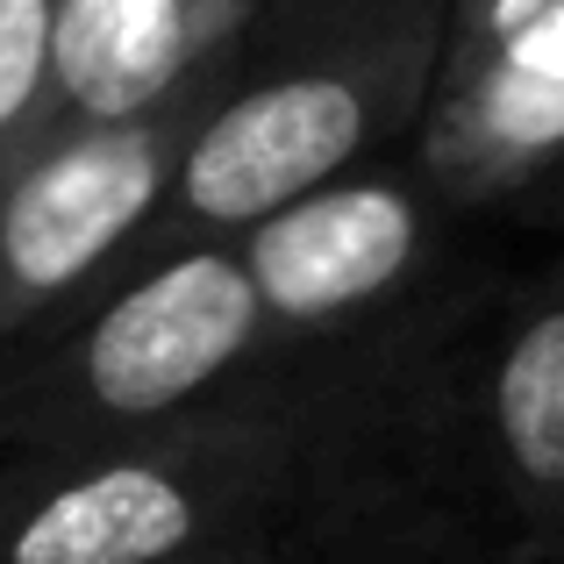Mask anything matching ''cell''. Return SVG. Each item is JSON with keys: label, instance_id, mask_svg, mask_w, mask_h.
<instances>
[{"label": "cell", "instance_id": "obj_1", "mask_svg": "<svg viewBox=\"0 0 564 564\" xmlns=\"http://www.w3.org/2000/svg\"><path fill=\"white\" fill-rule=\"evenodd\" d=\"M443 29L451 0H264L186 137L165 207L115 272L193 243H236L279 207L408 158L436 94Z\"/></svg>", "mask_w": 564, "mask_h": 564}, {"label": "cell", "instance_id": "obj_2", "mask_svg": "<svg viewBox=\"0 0 564 564\" xmlns=\"http://www.w3.org/2000/svg\"><path fill=\"white\" fill-rule=\"evenodd\" d=\"M301 379L279 365L236 243H193L86 286L0 344V451H79L137 436L229 393Z\"/></svg>", "mask_w": 564, "mask_h": 564}, {"label": "cell", "instance_id": "obj_4", "mask_svg": "<svg viewBox=\"0 0 564 564\" xmlns=\"http://www.w3.org/2000/svg\"><path fill=\"white\" fill-rule=\"evenodd\" d=\"M457 250L465 215L408 158L350 172L236 236L286 372L372 365L429 344L471 301Z\"/></svg>", "mask_w": 564, "mask_h": 564}, {"label": "cell", "instance_id": "obj_5", "mask_svg": "<svg viewBox=\"0 0 564 564\" xmlns=\"http://www.w3.org/2000/svg\"><path fill=\"white\" fill-rule=\"evenodd\" d=\"M408 165L465 221L522 215L564 180V0H451Z\"/></svg>", "mask_w": 564, "mask_h": 564}, {"label": "cell", "instance_id": "obj_3", "mask_svg": "<svg viewBox=\"0 0 564 564\" xmlns=\"http://www.w3.org/2000/svg\"><path fill=\"white\" fill-rule=\"evenodd\" d=\"M408 564H564V258L479 286L422 393Z\"/></svg>", "mask_w": 564, "mask_h": 564}, {"label": "cell", "instance_id": "obj_7", "mask_svg": "<svg viewBox=\"0 0 564 564\" xmlns=\"http://www.w3.org/2000/svg\"><path fill=\"white\" fill-rule=\"evenodd\" d=\"M264 0H57V129H129L221 86Z\"/></svg>", "mask_w": 564, "mask_h": 564}, {"label": "cell", "instance_id": "obj_8", "mask_svg": "<svg viewBox=\"0 0 564 564\" xmlns=\"http://www.w3.org/2000/svg\"><path fill=\"white\" fill-rule=\"evenodd\" d=\"M57 137V0H0V180Z\"/></svg>", "mask_w": 564, "mask_h": 564}, {"label": "cell", "instance_id": "obj_6", "mask_svg": "<svg viewBox=\"0 0 564 564\" xmlns=\"http://www.w3.org/2000/svg\"><path fill=\"white\" fill-rule=\"evenodd\" d=\"M207 100L129 129H57L0 180V344L72 307L143 243Z\"/></svg>", "mask_w": 564, "mask_h": 564}, {"label": "cell", "instance_id": "obj_9", "mask_svg": "<svg viewBox=\"0 0 564 564\" xmlns=\"http://www.w3.org/2000/svg\"><path fill=\"white\" fill-rule=\"evenodd\" d=\"M522 215H529V221H543V229H564V180H557V186H543L536 200L522 207Z\"/></svg>", "mask_w": 564, "mask_h": 564}, {"label": "cell", "instance_id": "obj_10", "mask_svg": "<svg viewBox=\"0 0 564 564\" xmlns=\"http://www.w3.org/2000/svg\"><path fill=\"white\" fill-rule=\"evenodd\" d=\"M207 564H322L307 551H236V557H207Z\"/></svg>", "mask_w": 564, "mask_h": 564}]
</instances>
